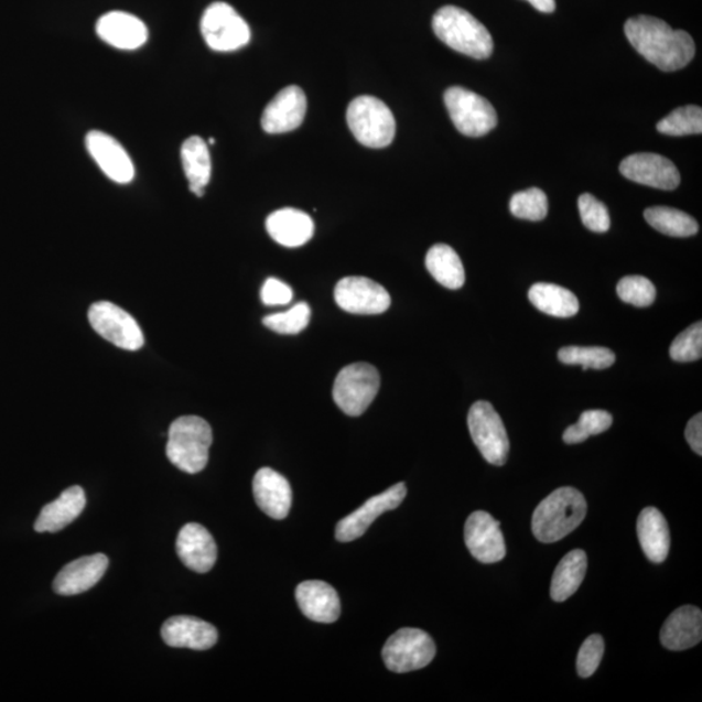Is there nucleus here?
<instances>
[{
  "mask_svg": "<svg viewBox=\"0 0 702 702\" xmlns=\"http://www.w3.org/2000/svg\"><path fill=\"white\" fill-rule=\"evenodd\" d=\"M407 495V484L398 483L382 494L368 498L364 506L339 520L336 527V539L349 542L364 537L376 519L384 512L397 509Z\"/></svg>",
  "mask_w": 702,
  "mask_h": 702,
  "instance_id": "13",
  "label": "nucleus"
},
{
  "mask_svg": "<svg viewBox=\"0 0 702 702\" xmlns=\"http://www.w3.org/2000/svg\"><path fill=\"white\" fill-rule=\"evenodd\" d=\"M85 506L86 496L82 487L65 489L55 501L42 509L40 517L35 520V531L54 533L63 530L82 516Z\"/></svg>",
  "mask_w": 702,
  "mask_h": 702,
  "instance_id": "26",
  "label": "nucleus"
},
{
  "mask_svg": "<svg viewBox=\"0 0 702 702\" xmlns=\"http://www.w3.org/2000/svg\"><path fill=\"white\" fill-rule=\"evenodd\" d=\"M86 148L99 169L115 183L128 184L134 179L132 159L112 136L100 132V130H91L86 136Z\"/></svg>",
  "mask_w": 702,
  "mask_h": 702,
  "instance_id": "16",
  "label": "nucleus"
},
{
  "mask_svg": "<svg viewBox=\"0 0 702 702\" xmlns=\"http://www.w3.org/2000/svg\"><path fill=\"white\" fill-rule=\"evenodd\" d=\"M564 365L582 366L584 370H605L615 364V354L601 346H566L559 352Z\"/></svg>",
  "mask_w": 702,
  "mask_h": 702,
  "instance_id": "33",
  "label": "nucleus"
},
{
  "mask_svg": "<svg viewBox=\"0 0 702 702\" xmlns=\"http://www.w3.org/2000/svg\"><path fill=\"white\" fill-rule=\"evenodd\" d=\"M638 538L644 554L655 563L668 559L670 531L662 512L656 508H646L638 519Z\"/></svg>",
  "mask_w": 702,
  "mask_h": 702,
  "instance_id": "27",
  "label": "nucleus"
},
{
  "mask_svg": "<svg viewBox=\"0 0 702 702\" xmlns=\"http://www.w3.org/2000/svg\"><path fill=\"white\" fill-rule=\"evenodd\" d=\"M335 300L346 313L378 315L390 306V295L378 282L360 277L344 278L335 288Z\"/></svg>",
  "mask_w": 702,
  "mask_h": 702,
  "instance_id": "12",
  "label": "nucleus"
},
{
  "mask_svg": "<svg viewBox=\"0 0 702 702\" xmlns=\"http://www.w3.org/2000/svg\"><path fill=\"white\" fill-rule=\"evenodd\" d=\"M644 217L650 227L671 237H691L699 231V224L680 209L656 206L646 209Z\"/></svg>",
  "mask_w": 702,
  "mask_h": 702,
  "instance_id": "32",
  "label": "nucleus"
},
{
  "mask_svg": "<svg viewBox=\"0 0 702 702\" xmlns=\"http://www.w3.org/2000/svg\"><path fill=\"white\" fill-rule=\"evenodd\" d=\"M212 444L213 430L205 419L186 415L171 424L165 453L181 472L198 474L207 466Z\"/></svg>",
  "mask_w": 702,
  "mask_h": 702,
  "instance_id": "4",
  "label": "nucleus"
},
{
  "mask_svg": "<svg viewBox=\"0 0 702 702\" xmlns=\"http://www.w3.org/2000/svg\"><path fill=\"white\" fill-rule=\"evenodd\" d=\"M311 309L306 302L296 303L285 313L266 316L263 324L267 328L280 333V335H296L305 330L310 323Z\"/></svg>",
  "mask_w": 702,
  "mask_h": 702,
  "instance_id": "37",
  "label": "nucleus"
},
{
  "mask_svg": "<svg viewBox=\"0 0 702 702\" xmlns=\"http://www.w3.org/2000/svg\"><path fill=\"white\" fill-rule=\"evenodd\" d=\"M658 132L666 136H690L702 132V111L698 106L677 108L657 125Z\"/></svg>",
  "mask_w": 702,
  "mask_h": 702,
  "instance_id": "35",
  "label": "nucleus"
},
{
  "mask_svg": "<svg viewBox=\"0 0 702 702\" xmlns=\"http://www.w3.org/2000/svg\"><path fill=\"white\" fill-rule=\"evenodd\" d=\"M534 9L544 13H552L555 10V0H527Z\"/></svg>",
  "mask_w": 702,
  "mask_h": 702,
  "instance_id": "44",
  "label": "nucleus"
},
{
  "mask_svg": "<svg viewBox=\"0 0 702 702\" xmlns=\"http://www.w3.org/2000/svg\"><path fill=\"white\" fill-rule=\"evenodd\" d=\"M434 34L446 46L475 60H487L494 53V40L479 20L455 6H445L434 13Z\"/></svg>",
  "mask_w": 702,
  "mask_h": 702,
  "instance_id": "3",
  "label": "nucleus"
},
{
  "mask_svg": "<svg viewBox=\"0 0 702 702\" xmlns=\"http://www.w3.org/2000/svg\"><path fill=\"white\" fill-rule=\"evenodd\" d=\"M426 270L439 284L447 289H460L465 284V267L457 252L451 246L438 244L432 246L425 257Z\"/></svg>",
  "mask_w": 702,
  "mask_h": 702,
  "instance_id": "30",
  "label": "nucleus"
},
{
  "mask_svg": "<svg viewBox=\"0 0 702 702\" xmlns=\"http://www.w3.org/2000/svg\"><path fill=\"white\" fill-rule=\"evenodd\" d=\"M617 293L622 301L636 307H648L655 302L657 291L654 282L642 277H627L618 282Z\"/></svg>",
  "mask_w": 702,
  "mask_h": 702,
  "instance_id": "38",
  "label": "nucleus"
},
{
  "mask_svg": "<svg viewBox=\"0 0 702 702\" xmlns=\"http://www.w3.org/2000/svg\"><path fill=\"white\" fill-rule=\"evenodd\" d=\"M465 542L475 559L482 563H496L506 555V544L499 523L486 511H475L465 526Z\"/></svg>",
  "mask_w": 702,
  "mask_h": 702,
  "instance_id": "15",
  "label": "nucleus"
},
{
  "mask_svg": "<svg viewBox=\"0 0 702 702\" xmlns=\"http://www.w3.org/2000/svg\"><path fill=\"white\" fill-rule=\"evenodd\" d=\"M587 516V501L577 489H555L539 504L532 517L534 538L546 544L560 541L576 530Z\"/></svg>",
  "mask_w": 702,
  "mask_h": 702,
  "instance_id": "2",
  "label": "nucleus"
},
{
  "mask_svg": "<svg viewBox=\"0 0 702 702\" xmlns=\"http://www.w3.org/2000/svg\"><path fill=\"white\" fill-rule=\"evenodd\" d=\"M436 656V646L431 636L422 629L402 628L386 642L382 660L390 671L402 674L424 669Z\"/></svg>",
  "mask_w": 702,
  "mask_h": 702,
  "instance_id": "9",
  "label": "nucleus"
},
{
  "mask_svg": "<svg viewBox=\"0 0 702 702\" xmlns=\"http://www.w3.org/2000/svg\"><path fill=\"white\" fill-rule=\"evenodd\" d=\"M379 388V371L372 365L359 361L338 372L333 386V400L346 415L359 417L370 407Z\"/></svg>",
  "mask_w": 702,
  "mask_h": 702,
  "instance_id": "6",
  "label": "nucleus"
},
{
  "mask_svg": "<svg viewBox=\"0 0 702 702\" xmlns=\"http://www.w3.org/2000/svg\"><path fill=\"white\" fill-rule=\"evenodd\" d=\"M622 175L641 185L674 191L680 184L679 171L670 159L654 153H639L624 159Z\"/></svg>",
  "mask_w": 702,
  "mask_h": 702,
  "instance_id": "14",
  "label": "nucleus"
},
{
  "mask_svg": "<svg viewBox=\"0 0 702 702\" xmlns=\"http://www.w3.org/2000/svg\"><path fill=\"white\" fill-rule=\"evenodd\" d=\"M176 550L185 566L199 574L208 573L217 559L213 534L198 523H187L181 528Z\"/></svg>",
  "mask_w": 702,
  "mask_h": 702,
  "instance_id": "18",
  "label": "nucleus"
},
{
  "mask_svg": "<svg viewBox=\"0 0 702 702\" xmlns=\"http://www.w3.org/2000/svg\"><path fill=\"white\" fill-rule=\"evenodd\" d=\"M613 417L604 410L584 411L576 424L570 425L563 433L566 444H581L583 441L611 429Z\"/></svg>",
  "mask_w": 702,
  "mask_h": 702,
  "instance_id": "34",
  "label": "nucleus"
},
{
  "mask_svg": "<svg viewBox=\"0 0 702 702\" xmlns=\"http://www.w3.org/2000/svg\"><path fill=\"white\" fill-rule=\"evenodd\" d=\"M300 609L317 624H333L342 614V603L335 588L322 581L303 582L295 590Z\"/></svg>",
  "mask_w": 702,
  "mask_h": 702,
  "instance_id": "22",
  "label": "nucleus"
},
{
  "mask_svg": "<svg viewBox=\"0 0 702 702\" xmlns=\"http://www.w3.org/2000/svg\"><path fill=\"white\" fill-rule=\"evenodd\" d=\"M94 331L121 349L136 352L144 344L142 330L134 317L111 302H97L89 310Z\"/></svg>",
  "mask_w": 702,
  "mask_h": 702,
  "instance_id": "11",
  "label": "nucleus"
},
{
  "mask_svg": "<svg viewBox=\"0 0 702 702\" xmlns=\"http://www.w3.org/2000/svg\"><path fill=\"white\" fill-rule=\"evenodd\" d=\"M346 119L354 137L366 148H387L395 140V116L378 98L364 96L354 99L347 108Z\"/></svg>",
  "mask_w": 702,
  "mask_h": 702,
  "instance_id": "5",
  "label": "nucleus"
},
{
  "mask_svg": "<svg viewBox=\"0 0 702 702\" xmlns=\"http://www.w3.org/2000/svg\"><path fill=\"white\" fill-rule=\"evenodd\" d=\"M99 39L119 50H137L149 39V31L143 21L134 14L112 11L104 14L97 23Z\"/></svg>",
  "mask_w": 702,
  "mask_h": 702,
  "instance_id": "20",
  "label": "nucleus"
},
{
  "mask_svg": "<svg viewBox=\"0 0 702 702\" xmlns=\"http://www.w3.org/2000/svg\"><path fill=\"white\" fill-rule=\"evenodd\" d=\"M587 566L588 560L584 550L576 549L564 555L554 571L552 584H550V597L555 603H563L573 596L584 581Z\"/></svg>",
  "mask_w": 702,
  "mask_h": 702,
  "instance_id": "29",
  "label": "nucleus"
},
{
  "mask_svg": "<svg viewBox=\"0 0 702 702\" xmlns=\"http://www.w3.org/2000/svg\"><path fill=\"white\" fill-rule=\"evenodd\" d=\"M625 33L636 52L661 71L682 69L696 53L689 33L674 31L665 21L646 14L629 19Z\"/></svg>",
  "mask_w": 702,
  "mask_h": 702,
  "instance_id": "1",
  "label": "nucleus"
},
{
  "mask_svg": "<svg viewBox=\"0 0 702 702\" xmlns=\"http://www.w3.org/2000/svg\"><path fill=\"white\" fill-rule=\"evenodd\" d=\"M468 430L477 449L490 465L504 466L510 443L501 417L487 401H477L468 411Z\"/></svg>",
  "mask_w": 702,
  "mask_h": 702,
  "instance_id": "8",
  "label": "nucleus"
},
{
  "mask_svg": "<svg viewBox=\"0 0 702 702\" xmlns=\"http://www.w3.org/2000/svg\"><path fill=\"white\" fill-rule=\"evenodd\" d=\"M702 639V613L696 606L679 607L666 619L661 629V642L669 650H685L698 646Z\"/></svg>",
  "mask_w": 702,
  "mask_h": 702,
  "instance_id": "25",
  "label": "nucleus"
},
{
  "mask_svg": "<svg viewBox=\"0 0 702 702\" xmlns=\"http://www.w3.org/2000/svg\"><path fill=\"white\" fill-rule=\"evenodd\" d=\"M445 106L458 132L467 137L486 136L497 126V114L486 98L453 86L445 93Z\"/></svg>",
  "mask_w": 702,
  "mask_h": 702,
  "instance_id": "10",
  "label": "nucleus"
},
{
  "mask_svg": "<svg viewBox=\"0 0 702 702\" xmlns=\"http://www.w3.org/2000/svg\"><path fill=\"white\" fill-rule=\"evenodd\" d=\"M267 231L274 241L287 248H300L314 236V222L296 208H281L267 217Z\"/></svg>",
  "mask_w": 702,
  "mask_h": 702,
  "instance_id": "24",
  "label": "nucleus"
},
{
  "mask_svg": "<svg viewBox=\"0 0 702 702\" xmlns=\"http://www.w3.org/2000/svg\"><path fill=\"white\" fill-rule=\"evenodd\" d=\"M306 110L305 93L299 86H288L266 107L262 116L264 132L270 134L292 132L302 125Z\"/></svg>",
  "mask_w": 702,
  "mask_h": 702,
  "instance_id": "17",
  "label": "nucleus"
},
{
  "mask_svg": "<svg viewBox=\"0 0 702 702\" xmlns=\"http://www.w3.org/2000/svg\"><path fill=\"white\" fill-rule=\"evenodd\" d=\"M510 212L519 219L540 222L548 215V198L538 187H531L512 195Z\"/></svg>",
  "mask_w": 702,
  "mask_h": 702,
  "instance_id": "36",
  "label": "nucleus"
},
{
  "mask_svg": "<svg viewBox=\"0 0 702 702\" xmlns=\"http://www.w3.org/2000/svg\"><path fill=\"white\" fill-rule=\"evenodd\" d=\"M604 651V639L597 634L591 635L590 638L583 642L581 650H579L576 660L579 677L590 678L595 674L601 661H603Z\"/></svg>",
  "mask_w": 702,
  "mask_h": 702,
  "instance_id": "41",
  "label": "nucleus"
},
{
  "mask_svg": "<svg viewBox=\"0 0 702 702\" xmlns=\"http://www.w3.org/2000/svg\"><path fill=\"white\" fill-rule=\"evenodd\" d=\"M162 638L172 648L207 650L217 642V629L205 620L179 615L165 622Z\"/></svg>",
  "mask_w": 702,
  "mask_h": 702,
  "instance_id": "23",
  "label": "nucleus"
},
{
  "mask_svg": "<svg viewBox=\"0 0 702 702\" xmlns=\"http://www.w3.org/2000/svg\"><path fill=\"white\" fill-rule=\"evenodd\" d=\"M532 305L550 316L571 317L577 314L579 301L569 289L538 282L528 292Z\"/></svg>",
  "mask_w": 702,
  "mask_h": 702,
  "instance_id": "31",
  "label": "nucleus"
},
{
  "mask_svg": "<svg viewBox=\"0 0 702 702\" xmlns=\"http://www.w3.org/2000/svg\"><path fill=\"white\" fill-rule=\"evenodd\" d=\"M579 212L585 227L596 234H605L611 229V215L603 202L585 193L579 198Z\"/></svg>",
  "mask_w": 702,
  "mask_h": 702,
  "instance_id": "40",
  "label": "nucleus"
},
{
  "mask_svg": "<svg viewBox=\"0 0 702 702\" xmlns=\"http://www.w3.org/2000/svg\"><path fill=\"white\" fill-rule=\"evenodd\" d=\"M685 440L689 441V444L692 447L694 453L699 455L702 454V415L699 412L698 415H694L689 424H687L685 429Z\"/></svg>",
  "mask_w": 702,
  "mask_h": 702,
  "instance_id": "43",
  "label": "nucleus"
},
{
  "mask_svg": "<svg viewBox=\"0 0 702 702\" xmlns=\"http://www.w3.org/2000/svg\"><path fill=\"white\" fill-rule=\"evenodd\" d=\"M201 32L209 48L217 53H231L250 42L248 23L228 3L216 2L207 7L201 20Z\"/></svg>",
  "mask_w": 702,
  "mask_h": 702,
  "instance_id": "7",
  "label": "nucleus"
},
{
  "mask_svg": "<svg viewBox=\"0 0 702 702\" xmlns=\"http://www.w3.org/2000/svg\"><path fill=\"white\" fill-rule=\"evenodd\" d=\"M108 568L107 555L102 553L83 557L65 566L54 581L57 595L75 596L99 583Z\"/></svg>",
  "mask_w": 702,
  "mask_h": 702,
  "instance_id": "21",
  "label": "nucleus"
},
{
  "mask_svg": "<svg viewBox=\"0 0 702 702\" xmlns=\"http://www.w3.org/2000/svg\"><path fill=\"white\" fill-rule=\"evenodd\" d=\"M260 299L267 306H284L292 302L293 291L285 282L270 278L266 280L260 291Z\"/></svg>",
  "mask_w": 702,
  "mask_h": 702,
  "instance_id": "42",
  "label": "nucleus"
},
{
  "mask_svg": "<svg viewBox=\"0 0 702 702\" xmlns=\"http://www.w3.org/2000/svg\"><path fill=\"white\" fill-rule=\"evenodd\" d=\"M259 509L272 519H285L292 508V487L284 476L270 467L260 468L252 480Z\"/></svg>",
  "mask_w": 702,
  "mask_h": 702,
  "instance_id": "19",
  "label": "nucleus"
},
{
  "mask_svg": "<svg viewBox=\"0 0 702 702\" xmlns=\"http://www.w3.org/2000/svg\"><path fill=\"white\" fill-rule=\"evenodd\" d=\"M672 360L694 361L702 357V323H694L672 342L670 346Z\"/></svg>",
  "mask_w": 702,
  "mask_h": 702,
  "instance_id": "39",
  "label": "nucleus"
},
{
  "mask_svg": "<svg viewBox=\"0 0 702 702\" xmlns=\"http://www.w3.org/2000/svg\"><path fill=\"white\" fill-rule=\"evenodd\" d=\"M181 159L191 192L197 197H204L213 171L207 142L198 136L190 137L181 148Z\"/></svg>",
  "mask_w": 702,
  "mask_h": 702,
  "instance_id": "28",
  "label": "nucleus"
}]
</instances>
